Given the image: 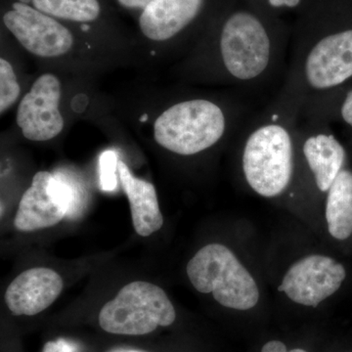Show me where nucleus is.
<instances>
[{
    "mask_svg": "<svg viewBox=\"0 0 352 352\" xmlns=\"http://www.w3.org/2000/svg\"><path fill=\"white\" fill-rule=\"evenodd\" d=\"M186 271L197 291L212 293L223 307L249 310L258 302V285L226 245L210 244L201 248L187 264Z\"/></svg>",
    "mask_w": 352,
    "mask_h": 352,
    "instance_id": "f257e3e1",
    "label": "nucleus"
},
{
    "mask_svg": "<svg viewBox=\"0 0 352 352\" xmlns=\"http://www.w3.org/2000/svg\"><path fill=\"white\" fill-rule=\"evenodd\" d=\"M226 131V118L214 102L182 101L155 120L153 136L157 145L175 154L191 156L219 142Z\"/></svg>",
    "mask_w": 352,
    "mask_h": 352,
    "instance_id": "f03ea898",
    "label": "nucleus"
},
{
    "mask_svg": "<svg viewBox=\"0 0 352 352\" xmlns=\"http://www.w3.org/2000/svg\"><path fill=\"white\" fill-rule=\"evenodd\" d=\"M175 319V307L163 289L149 282L134 281L102 307L98 320L107 333L143 336L160 326H170Z\"/></svg>",
    "mask_w": 352,
    "mask_h": 352,
    "instance_id": "7ed1b4c3",
    "label": "nucleus"
},
{
    "mask_svg": "<svg viewBox=\"0 0 352 352\" xmlns=\"http://www.w3.org/2000/svg\"><path fill=\"white\" fill-rule=\"evenodd\" d=\"M243 170L250 186L258 195H280L293 175V144L288 131L276 124L254 131L245 143Z\"/></svg>",
    "mask_w": 352,
    "mask_h": 352,
    "instance_id": "20e7f679",
    "label": "nucleus"
},
{
    "mask_svg": "<svg viewBox=\"0 0 352 352\" xmlns=\"http://www.w3.org/2000/svg\"><path fill=\"white\" fill-rule=\"evenodd\" d=\"M2 21L21 46L39 59L56 61L75 53L76 41L71 30L34 6L14 2Z\"/></svg>",
    "mask_w": 352,
    "mask_h": 352,
    "instance_id": "39448f33",
    "label": "nucleus"
},
{
    "mask_svg": "<svg viewBox=\"0 0 352 352\" xmlns=\"http://www.w3.org/2000/svg\"><path fill=\"white\" fill-rule=\"evenodd\" d=\"M220 51L231 75L239 80H252L267 68L270 41L263 24L254 15L236 13L222 30Z\"/></svg>",
    "mask_w": 352,
    "mask_h": 352,
    "instance_id": "423d86ee",
    "label": "nucleus"
},
{
    "mask_svg": "<svg viewBox=\"0 0 352 352\" xmlns=\"http://www.w3.org/2000/svg\"><path fill=\"white\" fill-rule=\"evenodd\" d=\"M72 189L64 180L48 171H38L19 203L14 226L32 232L56 226L74 210Z\"/></svg>",
    "mask_w": 352,
    "mask_h": 352,
    "instance_id": "0eeeda50",
    "label": "nucleus"
},
{
    "mask_svg": "<svg viewBox=\"0 0 352 352\" xmlns=\"http://www.w3.org/2000/svg\"><path fill=\"white\" fill-rule=\"evenodd\" d=\"M62 85L54 74L39 76L21 99L16 122L25 139L44 142L56 138L65 127L60 111Z\"/></svg>",
    "mask_w": 352,
    "mask_h": 352,
    "instance_id": "6e6552de",
    "label": "nucleus"
},
{
    "mask_svg": "<svg viewBox=\"0 0 352 352\" xmlns=\"http://www.w3.org/2000/svg\"><path fill=\"white\" fill-rule=\"evenodd\" d=\"M346 276L342 264L329 256L314 254L291 266L278 291L298 305L316 307L340 289Z\"/></svg>",
    "mask_w": 352,
    "mask_h": 352,
    "instance_id": "1a4fd4ad",
    "label": "nucleus"
},
{
    "mask_svg": "<svg viewBox=\"0 0 352 352\" xmlns=\"http://www.w3.org/2000/svg\"><path fill=\"white\" fill-rule=\"evenodd\" d=\"M307 82L316 89H327L352 76V30L321 39L305 63Z\"/></svg>",
    "mask_w": 352,
    "mask_h": 352,
    "instance_id": "9d476101",
    "label": "nucleus"
},
{
    "mask_svg": "<svg viewBox=\"0 0 352 352\" xmlns=\"http://www.w3.org/2000/svg\"><path fill=\"white\" fill-rule=\"evenodd\" d=\"M63 287V280L56 271L46 267L31 268L11 282L4 300L13 315L34 316L50 307Z\"/></svg>",
    "mask_w": 352,
    "mask_h": 352,
    "instance_id": "9b49d317",
    "label": "nucleus"
},
{
    "mask_svg": "<svg viewBox=\"0 0 352 352\" xmlns=\"http://www.w3.org/2000/svg\"><path fill=\"white\" fill-rule=\"evenodd\" d=\"M204 0H152L139 16L141 34L151 43L175 38L200 12Z\"/></svg>",
    "mask_w": 352,
    "mask_h": 352,
    "instance_id": "f8f14e48",
    "label": "nucleus"
},
{
    "mask_svg": "<svg viewBox=\"0 0 352 352\" xmlns=\"http://www.w3.org/2000/svg\"><path fill=\"white\" fill-rule=\"evenodd\" d=\"M117 173L129 201L135 232L142 237L157 232L163 226L164 217L154 185L136 177L122 161H118Z\"/></svg>",
    "mask_w": 352,
    "mask_h": 352,
    "instance_id": "ddd939ff",
    "label": "nucleus"
},
{
    "mask_svg": "<svg viewBox=\"0 0 352 352\" xmlns=\"http://www.w3.org/2000/svg\"><path fill=\"white\" fill-rule=\"evenodd\" d=\"M303 153L317 187L322 192L328 191L342 171L346 159L344 147L333 135L318 134L305 141Z\"/></svg>",
    "mask_w": 352,
    "mask_h": 352,
    "instance_id": "4468645a",
    "label": "nucleus"
},
{
    "mask_svg": "<svg viewBox=\"0 0 352 352\" xmlns=\"http://www.w3.org/2000/svg\"><path fill=\"white\" fill-rule=\"evenodd\" d=\"M326 221L329 233L338 240L352 234V173L342 170L328 190Z\"/></svg>",
    "mask_w": 352,
    "mask_h": 352,
    "instance_id": "2eb2a0df",
    "label": "nucleus"
},
{
    "mask_svg": "<svg viewBox=\"0 0 352 352\" xmlns=\"http://www.w3.org/2000/svg\"><path fill=\"white\" fill-rule=\"evenodd\" d=\"M38 11L57 20L75 23H91L100 17L98 0H31Z\"/></svg>",
    "mask_w": 352,
    "mask_h": 352,
    "instance_id": "dca6fc26",
    "label": "nucleus"
},
{
    "mask_svg": "<svg viewBox=\"0 0 352 352\" xmlns=\"http://www.w3.org/2000/svg\"><path fill=\"white\" fill-rule=\"evenodd\" d=\"M21 95L20 83L12 65L6 58L0 59V113L3 115Z\"/></svg>",
    "mask_w": 352,
    "mask_h": 352,
    "instance_id": "f3484780",
    "label": "nucleus"
},
{
    "mask_svg": "<svg viewBox=\"0 0 352 352\" xmlns=\"http://www.w3.org/2000/svg\"><path fill=\"white\" fill-rule=\"evenodd\" d=\"M117 157L112 153L104 155L101 160V183L103 189L112 190L116 186L115 170H117Z\"/></svg>",
    "mask_w": 352,
    "mask_h": 352,
    "instance_id": "a211bd4d",
    "label": "nucleus"
},
{
    "mask_svg": "<svg viewBox=\"0 0 352 352\" xmlns=\"http://www.w3.org/2000/svg\"><path fill=\"white\" fill-rule=\"evenodd\" d=\"M43 352H76L75 344L68 340L59 339L44 344Z\"/></svg>",
    "mask_w": 352,
    "mask_h": 352,
    "instance_id": "6ab92c4d",
    "label": "nucleus"
},
{
    "mask_svg": "<svg viewBox=\"0 0 352 352\" xmlns=\"http://www.w3.org/2000/svg\"><path fill=\"white\" fill-rule=\"evenodd\" d=\"M261 352H307L305 349H296L292 351H287V347L283 342L280 340H271L264 344Z\"/></svg>",
    "mask_w": 352,
    "mask_h": 352,
    "instance_id": "aec40b11",
    "label": "nucleus"
},
{
    "mask_svg": "<svg viewBox=\"0 0 352 352\" xmlns=\"http://www.w3.org/2000/svg\"><path fill=\"white\" fill-rule=\"evenodd\" d=\"M342 119L352 127V90L347 94L342 107Z\"/></svg>",
    "mask_w": 352,
    "mask_h": 352,
    "instance_id": "412c9836",
    "label": "nucleus"
},
{
    "mask_svg": "<svg viewBox=\"0 0 352 352\" xmlns=\"http://www.w3.org/2000/svg\"><path fill=\"white\" fill-rule=\"evenodd\" d=\"M118 1L127 8H141L143 10L152 0H118Z\"/></svg>",
    "mask_w": 352,
    "mask_h": 352,
    "instance_id": "4be33fe9",
    "label": "nucleus"
},
{
    "mask_svg": "<svg viewBox=\"0 0 352 352\" xmlns=\"http://www.w3.org/2000/svg\"><path fill=\"white\" fill-rule=\"evenodd\" d=\"M300 0H270V3L274 7H295L300 3Z\"/></svg>",
    "mask_w": 352,
    "mask_h": 352,
    "instance_id": "5701e85b",
    "label": "nucleus"
},
{
    "mask_svg": "<svg viewBox=\"0 0 352 352\" xmlns=\"http://www.w3.org/2000/svg\"><path fill=\"white\" fill-rule=\"evenodd\" d=\"M126 352H145V351H126Z\"/></svg>",
    "mask_w": 352,
    "mask_h": 352,
    "instance_id": "b1692460",
    "label": "nucleus"
}]
</instances>
